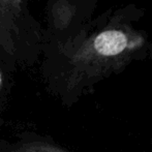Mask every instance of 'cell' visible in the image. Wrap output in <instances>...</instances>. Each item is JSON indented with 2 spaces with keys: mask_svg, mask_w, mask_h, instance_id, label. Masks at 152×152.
<instances>
[{
  "mask_svg": "<svg viewBox=\"0 0 152 152\" xmlns=\"http://www.w3.org/2000/svg\"><path fill=\"white\" fill-rule=\"evenodd\" d=\"M132 49L130 39L120 30H107L85 44L72 58L75 72H84Z\"/></svg>",
  "mask_w": 152,
  "mask_h": 152,
  "instance_id": "cell-1",
  "label": "cell"
},
{
  "mask_svg": "<svg viewBox=\"0 0 152 152\" xmlns=\"http://www.w3.org/2000/svg\"><path fill=\"white\" fill-rule=\"evenodd\" d=\"M28 18L26 0H0V48L6 54L17 53Z\"/></svg>",
  "mask_w": 152,
  "mask_h": 152,
  "instance_id": "cell-2",
  "label": "cell"
},
{
  "mask_svg": "<svg viewBox=\"0 0 152 152\" xmlns=\"http://www.w3.org/2000/svg\"><path fill=\"white\" fill-rule=\"evenodd\" d=\"M12 152H67L56 145L42 141L27 142L17 147Z\"/></svg>",
  "mask_w": 152,
  "mask_h": 152,
  "instance_id": "cell-3",
  "label": "cell"
},
{
  "mask_svg": "<svg viewBox=\"0 0 152 152\" xmlns=\"http://www.w3.org/2000/svg\"><path fill=\"white\" fill-rule=\"evenodd\" d=\"M2 84H3V80H2V74L0 72V89L2 88Z\"/></svg>",
  "mask_w": 152,
  "mask_h": 152,
  "instance_id": "cell-4",
  "label": "cell"
}]
</instances>
